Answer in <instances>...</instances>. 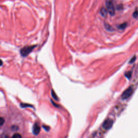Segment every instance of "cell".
Listing matches in <instances>:
<instances>
[{"label": "cell", "instance_id": "6da1fadb", "mask_svg": "<svg viewBox=\"0 0 138 138\" xmlns=\"http://www.w3.org/2000/svg\"><path fill=\"white\" fill-rule=\"evenodd\" d=\"M106 7L107 12L110 14V15L114 16L115 15V8L113 0H106Z\"/></svg>", "mask_w": 138, "mask_h": 138}, {"label": "cell", "instance_id": "7a4b0ae2", "mask_svg": "<svg viewBox=\"0 0 138 138\" xmlns=\"http://www.w3.org/2000/svg\"><path fill=\"white\" fill-rule=\"evenodd\" d=\"M36 47V45H32V46H24L21 49L20 52H21V56L23 57H26L29 54L30 52H32L34 49Z\"/></svg>", "mask_w": 138, "mask_h": 138}, {"label": "cell", "instance_id": "3957f363", "mask_svg": "<svg viewBox=\"0 0 138 138\" xmlns=\"http://www.w3.org/2000/svg\"><path fill=\"white\" fill-rule=\"evenodd\" d=\"M134 90L132 87H129V88L126 89L123 93L121 95V98L123 99H127L128 98H129L132 95L133 93Z\"/></svg>", "mask_w": 138, "mask_h": 138}, {"label": "cell", "instance_id": "277c9868", "mask_svg": "<svg viewBox=\"0 0 138 138\" xmlns=\"http://www.w3.org/2000/svg\"><path fill=\"white\" fill-rule=\"evenodd\" d=\"M113 124V121L111 119H107L104 121L103 123V127L106 130H108L112 127Z\"/></svg>", "mask_w": 138, "mask_h": 138}, {"label": "cell", "instance_id": "5b68a950", "mask_svg": "<svg viewBox=\"0 0 138 138\" xmlns=\"http://www.w3.org/2000/svg\"><path fill=\"white\" fill-rule=\"evenodd\" d=\"M40 131V128L39 125L37 123H34L33 127V133L34 134L37 135L39 133Z\"/></svg>", "mask_w": 138, "mask_h": 138}, {"label": "cell", "instance_id": "8992f818", "mask_svg": "<svg viewBox=\"0 0 138 138\" xmlns=\"http://www.w3.org/2000/svg\"><path fill=\"white\" fill-rule=\"evenodd\" d=\"M100 15L103 16V17H105V16H106L107 14V11L106 9V8H105L104 7L101 8L100 11Z\"/></svg>", "mask_w": 138, "mask_h": 138}, {"label": "cell", "instance_id": "52a82bcc", "mask_svg": "<svg viewBox=\"0 0 138 138\" xmlns=\"http://www.w3.org/2000/svg\"><path fill=\"white\" fill-rule=\"evenodd\" d=\"M104 26H105V29H106L107 31H112L113 30V28L112 27V26L109 25V24H108V23H105Z\"/></svg>", "mask_w": 138, "mask_h": 138}, {"label": "cell", "instance_id": "ba28073f", "mask_svg": "<svg viewBox=\"0 0 138 138\" xmlns=\"http://www.w3.org/2000/svg\"><path fill=\"white\" fill-rule=\"evenodd\" d=\"M127 25V23H126V22H125V23H122V24H121L120 25H119L118 26V28H119V29H120V30H123V29H125L126 28Z\"/></svg>", "mask_w": 138, "mask_h": 138}, {"label": "cell", "instance_id": "9c48e42d", "mask_svg": "<svg viewBox=\"0 0 138 138\" xmlns=\"http://www.w3.org/2000/svg\"><path fill=\"white\" fill-rule=\"evenodd\" d=\"M11 138H22V136L19 133H15L14 134Z\"/></svg>", "mask_w": 138, "mask_h": 138}, {"label": "cell", "instance_id": "30bf717a", "mask_svg": "<svg viewBox=\"0 0 138 138\" xmlns=\"http://www.w3.org/2000/svg\"><path fill=\"white\" fill-rule=\"evenodd\" d=\"M52 96L53 98L55 99V100H58V97L57 96H56V94L55 93V92H54V90H52Z\"/></svg>", "mask_w": 138, "mask_h": 138}, {"label": "cell", "instance_id": "8fae6325", "mask_svg": "<svg viewBox=\"0 0 138 138\" xmlns=\"http://www.w3.org/2000/svg\"><path fill=\"white\" fill-rule=\"evenodd\" d=\"M132 76V72L129 71V72H127V73H126L125 74V76L128 78V79H129L131 78V77Z\"/></svg>", "mask_w": 138, "mask_h": 138}, {"label": "cell", "instance_id": "7c38bea8", "mask_svg": "<svg viewBox=\"0 0 138 138\" xmlns=\"http://www.w3.org/2000/svg\"><path fill=\"white\" fill-rule=\"evenodd\" d=\"M136 58H137V57H136L135 56H133L132 58L130 60V61H129V64H132V63H133L135 61V60H136Z\"/></svg>", "mask_w": 138, "mask_h": 138}, {"label": "cell", "instance_id": "4fadbf2b", "mask_svg": "<svg viewBox=\"0 0 138 138\" xmlns=\"http://www.w3.org/2000/svg\"><path fill=\"white\" fill-rule=\"evenodd\" d=\"M4 123H5V119L2 117H0V126L3 125Z\"/></svg>", "mask_w": 138, "mask_h": 138}, {"label": "cell", "instance_id": "5bb4252c", "mask_svg": "<svg viewBox=\"0 0 138 138\" xmlns=\"http://www.w3.org/2000/svg\"><path fill=\"white\" fill-rule=\"evenodd\" d=\"M138 16V10H135L133 13V17L135 18H137Z\"/></svg>", "mask_w": 138, "mask_h": 138}, {"label": "cell", "instance_id": "9a60e30c", "mask_svg": "<svg viewBox=\"0 0 138 138\" xmlns=\"http://www.w3.org/2000/svg\"><path fill=\"white\" fill-rule=\"evenodd\" d=\"M21 106H22L23 107H27V106H31V105H26V104H21Z\"/></svg>", "mask_w": 138, "mask_h": 138}, {"label": "cell", "instance_id": "2e32d148", "mask_svg": "<svg viewBox=\"0 0 138 138\" xmlns=\"http://www.w3.org/2000/svg\"><path fill=\"white\" fill-rule=\"evenodd\" d=\"M3 65V62H2V60L1 59H0V66H2Z\"/></svg>", "mask_w": 138, "mask_h": 138}]
</instances>
